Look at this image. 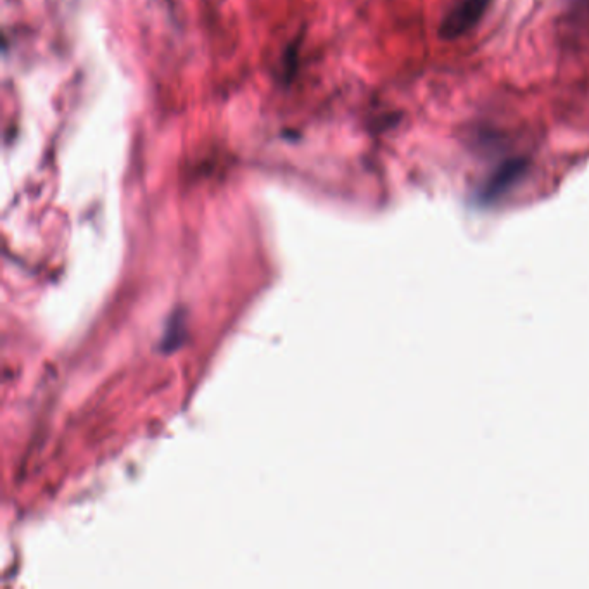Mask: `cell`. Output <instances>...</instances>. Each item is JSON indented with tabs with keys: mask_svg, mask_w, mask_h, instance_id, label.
I'll return each mask as SVG.
<instances>
[{
	"mask_svg": "<svg viewBox=\"0 0 589 589\" xmlns=\"http://www.w3.org/2000/svg\"><path fill=\"white\" fill-rule=\"evenodd\" d=\"M489 4L491 0H456L439 26V35L444 40H455L467 35L488 13Z\"/></svg>",
	"mask_w": 589,
	"mask_h": 589,
	"instance_id": "6da1fadb",
	"label": "cell"
},
{
	"mask_svg": "<svg viewBox=\"0 0 589 589\" xmlns=\"http://www.w3.org/2000/svg\"><path fill=\"white\" fill-rule=\"evenodd\" d=\"M529 170V159L512 158L503 161L496 170L489 175L481 190H479V199L482 203H493L494 199L503 196L507 190L512 189L513 185L519 184Z\"/></svg>",
	"mask_w": 589,
	"mask_h": 589,
	"instance_id": "7a4b0ae2",
	"label": "cell"
}]
</instances>
